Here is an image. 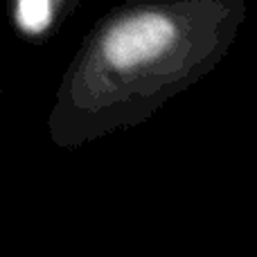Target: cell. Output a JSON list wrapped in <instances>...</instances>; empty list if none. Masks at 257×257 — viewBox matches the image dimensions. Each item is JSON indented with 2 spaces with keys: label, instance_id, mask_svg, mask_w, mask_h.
Here are the masks:
<instances>
[{
  "label": "cell",
  "instance_id": "obj_1",
  "mask_svg": "<svg viewBox=\"0 0 257 257\" xmlns=\"http://www.w3.org/2000/svg\"><path fill=\"white\" fill-rule=\"evenodd\" d=\"M246 0H124L86 34L63 75L50 133L79 147L151 120L226 59Z\"/></svg>",
  "mask_w": 257,
  "mask_h": 257
},
{
  "label": "cell",
  "instance_id": "obj_2",
  "mask_svg": "<svg viewBox=\"0 0 257 257\" xmlns=\"http://www.w3.org/2000/svg\"><path fill=\"white\" fill-rule=\"evenodd\" d=\"M81 3L84 0H9V16L21 36L43 41L52 36Z\"/></svg>",
  "mask_w": 257,
  "mask_h": 257
}]
</instances>
